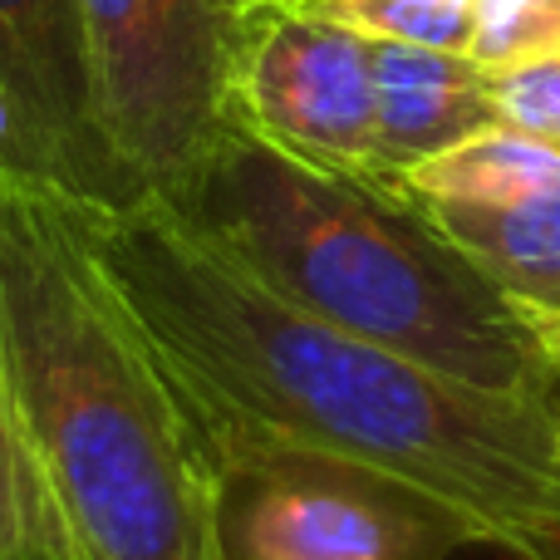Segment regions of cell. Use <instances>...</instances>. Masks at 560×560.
I'll list each match as a JSON object with an SVG mask.
<instances>
[{
	"label": "cell",
	"mask_w": 560,
	"mask_h": 560,
	"mask_svg": "<svg viewBox=\"0 0 560 560\" xmlns=\"http://www.w3.org/2000/svg\"><path fill=\"white\" fill-rule=\"evenodd\" d=\"M232 118L329 173L374 177V55L325 15L266 0L236 15Z\"/></svg>",
	"instance_id": "obj_5"
},
{
	"label": "cell",
	"mask_w": 560,
	"mask_h": 560,
	"mask_svg": "<svg viewBox=\"0 0 560 560\" xmlns=\"http://www.w3.org/2000/svg\"><path fill=\"white\" fill-rule=\"evenodd\" d=\"M516 310H522V319H526V329H532L541 359L551 364V374L560 378V315H551V310H526V305H516Z\"/></svg>",
	"instance_id": "obj_15"
},
{
	"label": "cell",
	"mask_w": 560,
	"mask_h": 560,
	"mask_svg": "<svg viewBox=\"0 0 560 560\" xmlns=\"http://www.w3.org/2000/svg\"><path fill=\"white\" fill-rule=\"evenodd\" d=\"M0 163L79 202L133 207L98 128L79 0H0Z\"/></svg>",
	"instance_id": "obj_6"
},
{
	"label": "cell",
	"mask_w": 560,
	"mask_h": 560,
	"mask_svg": "<svg viewBox=\"0 0 560 560\" xmlns=\"http://www.w3.org/2000/svg\"><path fill=\"white\" fill-rule=\"evenodd\" d=\"M487 94H492L497 124L522 128V133L560 148V55L526 59L512 69H487Z\"/></svg>",
	"instance_id": "obj_13"
},
{
	"label": "cell",
	"mask_w": 560,
	"mask_h": 560,
	"mask_svg": "<svg viewBox=\"0 0 560 560\" xmlns=\"http://www.w3.org/2000/svg\"><path fill=\"white\" fill-rule=\"evenodd\" d=\"M374 55V177L398 183L408 167L497 124L487 69L457 49L378 45Z\"/></svg>",
	"instance_id": "obj_8"
},
{
	"label": "cell",
	"mask_w": 560,
	"mask_h": 560,
	"mask_svg": "<svg viewBox=\"0 0 560 560\" xmlns=\"http://www.w3.org/2000/svg\"><path fill=\"white\" fill-rule=\"evenodd\" d=\"M394 187H404L413 202L447 207H512L526 197H541L560 187V148L532 138L522 128L487 124L467 133L463 143L433 153L428 163L408 167Z\"/></svg>",
	"instance_id": "obj_10"
},
{
	"label": "cell",
	"mask_w": 560,
	"mask_h": 560,
	"mask_svg": "<svg viewBox=\"0 0 560 560\" xmlns=\"http://www.w3.org/2000/svg\"><path fill=\"white\" fill-rule=\"evenodd\" d=\"M0 560H35V556H30L25 512H20V497H15V477H10L5 443H0Z\"/></svg>",
	"instance_id": "obj_14"
},
{
	"label": "cell",
	"mask_w": 560,
	"mask_h": 560,
	"mask_svg": "<svg viewBox=\"0 0 560 560\" xmlns=\"http://www.w3.org/2000/svg\"><path fill=\"white\" fill-rule=\"evenodd\" d=\"M98 128L133 202H173L232 124L236 15L222 0H79Z\"/></svg>",
	"instance_id": "obj_4"
},
{
	"label": "cell",
	"mask_w": 560,
	"mask_h": 560,
	"mask_svg": "<svg viewBox=\"0 0 560 560\" xmlns=\"http://www.w3.org/2000/svg\"><path fill=\"white\" fill-rule=\"evenodd\" d=\"M290 5L325 15L378 45H423L467 55V39H472V0H290Z\"/></svg>",
	"instance_id": "obj_11"
},
{
	"label": "cell",
	"mask_w": 560,
	"mask_h": 560,
	"mask_svg": "<svg viewBox=\"0 0 560 560\" xmlns=\"http://www.w3.org/2000/svg\"><path fill=\"white\" fill-rule=\"evenodd\" d=\"M65 212L226 477L339 467L418 497L467 546L560 560V398L482 394L325 325L163 202Z\"/></svg>",
	"instance_id": "obj_1"
},
{
	"label": "cell",
	"mask_w": 560,
	"mask_h": 560,
	"mask_svg": "<svg viewBox=\"0 0 560 560\" xmlns=\"http://www.w3.org/2000/svg\"><path fill=\"white\" fill-rule=\"evenodd\" d=\"M226 10H232V15H242V10H252V5H266V0H222Z\"/></svg>",
	"instance_id": "obj_16"
},
{
	"label": "cell",
	"mask_w": 560,
	"mask_h": 560,
	"mask_svg": "<svg viewBox=\"0 0 560 560\" xmlns=\"http://www.w3.org/2000/svg\"><path fill=\"white\" fill-rule=\"evenodd\" d=\"M226 560H447L453 522L339 467L280 463L226 477Z\"/></svg>",
	"instance_id": "obj_7"
},
{
	"label": "cell",
	"mask_w": 560,
	"mask_h": 560,
	"mask_svg": "<svg viewBox=\"0 0 560 560\" xmlns=\"http://www.w3.org/2000/svg\"><path fill=\"white\" fill-rule=\"evenodd\" d=\"M467 55L482 69L560 55V0H472Z\"/></svg>",
	"instance_id": "obj_12"
},
{
	"label": "cell",
	"mask_w": 560,
	"mask_h": 560,
	"mask_svg": "<svg viewBox=\"0 0 560 560\" xmlns=\"http://www.w3.org/2000/svg\"><path fill=\"white\" fill-rule=\"evenodd\" d=\"M0 443L35 560H226V472L49 183L0 163Z\"/></svg>",
	"instance_id": "obj_2"
},
{
	"label": "cell",
	"mask_w": 560,
	"mask_h": 560,
	"mask_svg": "<svg viewBox=\"0 0 560 560\" xmlns=\"http://www.w3.org/2000/svg\"><path fill=\"white\" fill-rule=\"evenodd\" d=\"M177 217L285 305L482 394L556 404L522 310L394 183L329 173L226 124Z\"/></svg>",
	"instance_id": "obj_3"
},
{
	"label": "cell",
	"mask_w": 560,
	"mask_h": 560,
	"mask_svg": "<svg viewBox=\"0 0 560 560\" xmlns=\"http://www.w3.org/2000/svg\"><path fill=\"white\" fill-rule=\"evenodd\" d=\"M418 207L512 305L560 315V187L512 207Z\"/></svg>",
	"instance_id": "obj_9"
}]
</instances>
